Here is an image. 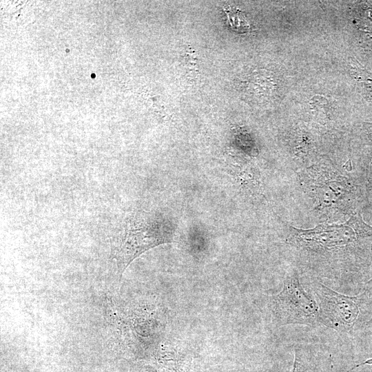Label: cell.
<instances>
[{"label":"cell","instance_id":"8","mask_svg":"<svg viewBox=\"0 0 372 372\" xmlns=\"http://www.w3.org/2000/svg\"><path fill=\"white\" fill-rule=\"evenodd\" d=\"M364 130L367 135L368 138L372 142V123H364Z\"/></svg>","mask_w":372,"mask_h":372},{"label":"cell","instance_id":"4","mask_svg":"<svg viewBox=\"0 0 372 372\" xmlns=\"http://www.w3.org/2000/svg\"><path fill=\"white\" fill-rule=\"evenodd\" d=\"M270 307L278 327L319 324L318 302L304 289L295 269L286 276L281 291L271 297Z\"/></svg>","mask_w":372,"mask_h":372},{"label":"cell","instance_id":"2","mask_svg":"<svg viewBox=\"0 0 372 372\" xmlns=\"http://www.w3.org/2000/svg\"><path fill=\"white\" fill-rule=\"evenodd\" d=\"M319 308V324L340 333L362 331L371 319L369 302L372 296L364 290L350 296L335 291L320 281L310 284Z\"/></svg>","mask_w":372,"mask_h":372},{"label":"cell","instance_id":"7","mask_svg":"<svg viewBox=\"0 0 372 372\" xmlns=\"http://www.w3.org/2000/svg\"><path fill=\"white\" fill-rule=\"evenodd\" d=\"M361 331L365 335H372V317L364 324Z\"/></svg>","mask_w":372,"mask_h":372},{"label":"cell","instance_id":"6","mask_svg":"<svg viewBox=\"0 0 372 372\" xmlns=\"http://www.w3.org/2000/svg\"><path fill=\"white\" fill-rule=\"evenodd\" d=\"M309 351V347H298L295 349V360L291 372H308L309 371L307 362Z\"/></svg>","mask_w":372,"mask_h":372},{"label":"cell","instance_id":"3","mask_svg":"<svg viewBox=\"0 0 372 372\" xmlns=\"http://www.w3.org/2000/svg\"><path fill=\"white\" fill-rule=\"evenodd\" d=\"M172 241L168 228L155 216L138 213L130 217L114 238L113 258L121 275L136 258L147 250Z\"/></svg>","mask_w":372,"mask_h":372},{"label":"cell","instance_id":"9","mask_svg":"<svg viewBox=\"0 0 372 372\" xmlns=\"http://www.w3.org/2000/svg\"><path fill=\"white\" fill-rule=\"evenodd\" d=\"M364 290L372 295V277L364 283Z\"/></svg>","mask_w":372,"mask_h":372},{"label":"cell","instance_id":"1","mask_svg":"<svg viewBox=\"0 0 372 372\" xmlns=\"http://www.w3.org/2000/svg\"><path fill=\"white\" fill-rule=\"evenodd\" d=\"M366 240L372 241V227L359 214L342 225H318L304 230L291 227L287 242L311 260L313 274L336 288L337 265H341L343 289L349 288L344 265L357 254Z\"/></svg>","mask_w":372,"mask_h":372},{"label":"cell","instance_id":"5","mask_svg":"<svg viewBox=\"0 0 372 372\" xmlns=\"http://www.w3.org/2000/svg\"><path fill=\"white\" fill-rule=\"evenodd\" d=\"M349 72L363 95L372 99V74L354 59H349Z\"/></svg>","mask_w":372,"mask_h":372}]
</instances>
